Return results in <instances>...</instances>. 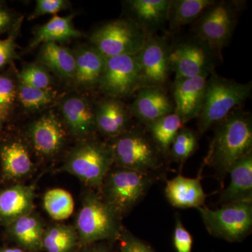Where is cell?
I'll use <instances>...</instances> for the list:
<instances>
[{"label": "cell", "instance_id": "6da1fadb", "mask_svg": "<svg viewBox=\"0 0 252 252\" xmlns=\"http://www.w3.org/2000/svg\"><path fill=\"white\" fill-rule=\"evenodd\" d=\"M252 148L251 116L237 109L217 124L205 163L220 175L228 173L235 162L252 152Z\"/></svg>", "mask_w": 252, "mask_h": 252}, {"label": "cell", "instance_id": "7a4b0ae2", "mask_svg": "<svg viewBox=\"0 0 252 252\" xmlns=\"http://www.w3.org/2000/svg\"><path fill=\"white\" fill-rule=\"evenodd\" d=\"M122 218L99 192L88 189L81 197V207L74 225L79 245L86 247L104 240H119L124 229Z\"/></svg>", "mask_w": 252, "mask_h": 252}, {"label": "cell", "instance_id": "3957f363", "mask_svg": "<svg viewBox=\"0 0 252 252\" xmlns=\"http://www.w3.org/2000/svg\"><path fill=\"white\" fill-rule=\"evenodd\" d=\"M252 89V82L243 84L212 73L207 79L203 106L197 118L199 132L205 133L239 109L250 97Z\"/></svg>", "mask_w": 252, "mask_h": 252}, {"label": "cell", "instance_id": "277c9868", "mask_svg": "<svg viewBox=\"0 0 252 252\" xmlns=\"http://www.w3.org/2000/svg\"><path fill=\"white\" fill-rule=\"evenodd\" d=\"M114 165L111 144L88 138L69 152L61 170L75 176L91 189L99 191Z\"/></svg>", "mask_w": 252, "mask_h": 252}, {"label": "cell", "instance_id": "5b68a950", "mask_svg": "<svg viewBox=\"0 0 252 252\" xmlns=\"http://www.w3.org/2000/svg\"><path fill=\"white\" fill-rule=\"evenodd\" d=\"M111 144L116 166L158 175L165 165V157L143 129L130 127Z\"/></svg>", "mask_w": 252, "mask_h": 252}, {"label": "cell", "instance_id": "8992f818", "mask_svg": "<svg viewBox=\"0 0 252 252\" xmlns=\"http://www.w3.org/2000/svg\"><path fill=\"white\" fill-rule=\"evenodd\" d=\"M159 176L113 165L99 193L122 217L143 200Z\"/></svg>", "mask_w": 252, "mask_h": 252}, {"label": "cell", "instance_id": "52a82bcc", "mask_svg": "<svg viewBox=\"0 0 252 252\" xmlns=\"http://www.w3.org/2000/svg\"><path fill=\"white\" fill-rule=\"evenodd\" d=\"M243 4L240 1L215 0L193 23V36L221 55L222 49L231 40Z\"/></svg>", "mask_w": 252, "mask_h": 252}, {"label": "cell", "instance_id": "ba28073f", "mask_svg": "<svg viewBox=\"0 0 252 252\" xmlns=\"http://www.w3.org/2000/svg\"><path fill=\"white\" fill-rule=\"evenodd\" d=\"M210 234L230 242L243 240L252 230V201L223 205L217 210L197 209Z\"/></svg>", "mask_w": 252, "mask_h": 252}, {"label": "cell", "instance_id": "9c48e42d", "mask_svg": "<svg viewBox=\"0 0 252 252\" xmlns=\"http://www.w3.org/2000/svg\"><path fill=\"white\" fill-rule=\"evenodd\" d=\"M148 36L129 18L115 20L97 28L91 42L106 59L136 55L143 47Z\"/></svg>", "mask_w": 252, "mask_h": 252}, {"label": "cell", "instance_id": "30bf717a", "mask_svg": "<svg viewBox=\"0 0 252 252\" xmlns=\"http://www.w3.org/2000/svg\"><path fill=\"white\" fill-rule=\"evenodd\" d=\"M220 60L221 55L195 36L171 45L170 65L175 81L211 74Z\"/></svg>", "mask_w": 252, "mask_h": 252}, {"label": "cell", "instance_id": "8fae6325", "mask_svg": "<svg viewBox=\"0 0 252 252\" xmlns=\"http://www.w3.org/2000/svg\"><path fill=\"white\" fill-rule=\"evenodd\" d=\"M99 87L109 97H128L142 88V79L135 55H123L106 61Z\"/></svg>", "mask_w": 252, "mask_h": 252}, {"label": "cell", "instance_id": "7c38bea8", "mask_svg": "<svg viewBox=\"0 0 252 252\" xmlns=\"http://www.w3.org/2000/svg\"><path fill=\"white\" fill-rule=\"evenodd\" d=\"M171 44L167 38L158 34L148 36L142 49L135 55L141 73L142 88H163L168 80Z\"/></svg>", "mask_w": 252, "mask_h": 252}, {"label": "cell", "instance_id": "4fadbf2b", "mask_svg": "<svg viewBox=\"0 0 252 252\" xmlns=\"http://www.w3.org/2000/svg\"><path fill=\"white\" fill-rule=\"evenodd\" d=\"M211 74L175 81L172 88L175 112L184 124L197 119L203 106L207 79Z\"/></svg>", "mask_w": 252, "mask_h": 252}, {"label": "cell", "instance_id": "5bb4252c", "mask_svg": "<svg viewBox=\"0 0 252 252\" xmlns=\"http://www.w3.org/2000/svg\"><path fill=\"white\" fill-rule=\"evenodd\" d=\"M28 135L36 152L46 157L59 153L66 138L63 123L52 112H48L32 123Z\"/></svg>", "mask_w": 252, "mask_h": 252}, {"label": "cell", "instance_id": "9a60e30c", "mask_svg": "<svg viewBox=\"0 0 252 252\" xmlns=\"http://www.w3.org/2000/svg\"><path fill=\"white\" fill-rule=\"evenodd\" d=\"M131 104L130 114L145 126L167 114L175 112L173 101L163 88L158 86L142 87Z\"/></svg>", "mask_w": 252, "mask_h": 252}, {"label": "cell", "instance_id": "2e32d148", "mask_svg": "<svg viewBox=\"0 0 252 252\" xmlns=\"http://www.w3.org/2000/svg\"><path fill=\"white\" fill-rule=\"evenodd\" d=\"M171 0H128L126 1L129 19L147 36L157 34L167 22Z\"/></svg>", "mask_w": 252, "mask_h": 252}, {"label": "cell", "instance_id": "e0dca14e", "mask_svg": "<svg viewBox=\"0 0 252 252\" xmlns=\"http://www.w3.org/2000/svg\"><path fill=\"white\" fill-rule=\"evenodd\" d=\"M35 187L14 184L0 190V224H9L16 219L34 211Z\"/></svg>", "mask_w": 252, "mask_h": 252}, {"label": "cell", "instance_id": "ac0fdd59", "mask_svg": "<svg viewBox=\"0 0 252 252\" xmlns=\"http://www.w3.org/2000/svg\"><path fill=\"white\" fill-rule=\"evenodd\" d=\"M61 112L68 130L74 137L86 140L96 130L94 108L84 97L72 96L64 99Z\"/></svg>", "mask_w": 252, "mask_h": 252}, {"label": "cell", "instance_id": "d6986e66", "mask_svg": "<svg viewBox=\"0 0 252 252\" xmlns=\"http://www.w3.org/2000/svg\"><path fill=\"white\" fill-rule=\"evenodd\" d=\"M4 227L5 235L20 248L33 252L43 250L46 225L41 217L34 211L16 219Z\"/></svg>", "mask_w": 252, "mask_h": 252}, {"label": "cell", "instance_id": "ffe728a7", "mask_svg": "<svg viewBox=\"0 0 252 252\" xmlns=\"http://www.w3.org/2000/svg\"><path fill=\"white\" fill-rule=\"evenodd\" d=\"M0 175L4 182H16L30 176L34 164L26 146L18 140L0 147Z\"/></svg>", "mask_w": 252, "mask_h": 252}, {"label": "cell", "instance_id": "44dd1931", "mask_svg": "<svg viewBox=\"0 0 252 252\" xmlns=\"http://www.w3.org/2000/svg\"><path fill=\"white\" fill-rule=\"evenodd\" d=\"M130 115L129 109L120 99H104L94 108L96 130L115 138L130 128Z\"/></svg>", "mask_w": 252, "mask_h": 252}, {"label": "cell", "instance_id": "7402d4cb", "mask_svg": "<svg viewBox=\"0 0 252 252\" xmlns=\"http://www.w3.org/2000/svg\"><path fill=\"white\" fill-rule=\"evenodd\" d=\"M165 195L172 206L180 209H198L205 206L206 200L199 177L188 178L181 175L167 180Z\"/></svg>", "mask_w": 252, "mask_h": 252}, {"label": "cell", "instance_id": "603a6c76", "mask_svg": "<svg viewBox=\"0 0 252 252\" xmlns=\"http://www.w3.org/2000/svg\"><path fill=\"white\" fill-rule=\"evenodd\" d=\"M228 173L230 183L220 193V203L252 201V152L235 162Z\"/></svg>", "mask_w": 252, "mask_h": 252}, {"label": "cell", "instance_id": "cb8c5ba5", "mask_svg": "<svg viewBox=\"0 0 252 252\" xmlns=\"http://www.w3.org/2000/svg\"><path fill=\"white\" fill-rule=\"evenodd\" d=\"M74 82L83 89L99 86L107 59L93 46H81L74 53Z\"/></svg>", "mask_w": 252, "mask_h": 252}, {"label": "cell", "instance_id": "d4e9b609", "mask_svg": "<svg viewBox=\"0 0 252 252\" xmlns=\"http://www.w3.org/2000/svg\"><path fill=\"white\" fill-rule=\"evenodd\" d=\"M81 36V32L76 29L73 24L72 16L61 17L56 15L49 22L36 30L31 48L34 49L46 43L58 44Z\"/></svg>", "mask_w": 252, "mask_h": 252}, {"label": "cell", "instance_id": "484cf974", "mask_svg": "<svg viewBox=\"0 0 252 252\" xmlns=\"http://www.w3.org/2000/svg\"><path fill=\"white\" fill-rule=\"evenodd\" d=\"M39 62L64 79H73L75 71L74 53L57 44L46 43L41 45Z\"/></svg>", "mask_w": 252, "mask_h": 252}, {"label": "cell", "instance_id": "4316f807", "mask_svg": "<svg viewBox=\"0 0 252 252\" xmlns=\"http://www.w3.org/2000/svg\"><path fill=\"white\" fill-rule=\"evenodd\" d=\"M185 126L175 112L167 114L146 126L152 140L165 158L170 155V147L176 135Z\"/></svg>", "mask_w": 252, "mask_h": 252}, {"label": "cell", "instance_id": "83f0119b", "mask_svg": "<svg viewBox=\"0 0 252 252\" xmlns=\"http://www.w3.org/2000/svg\"><path fill=\"white\" fill-rule=\"evenodd\" d=\"M215 0H171L167 24L171 31L193 23Z\"/></svg>", "mask_w": 252, "mask_h": 252}, {"label": "cell", "instance_id": "f1b7e54d", "mask_svg": "<svg viewBox=\"0 0 252 252\" xmlns=\"http://www.w3.org/2000/svg\"><path fill=\"white\" fill-rule=\"evenodd\" d=\"M79 245V237L74 225L55 223L46 227L42 248L46 252H73Z\"/></svg>", "mask_w": 252, "mask_h": 252}, {"label": "cell", "instance_id": "f546056e", "mask_svg": "<svg viewBox=\"0 0 252 252\" xmlns=\"http://www.w3.org/2000/svg\"><path fill=\"white\" fill-rule=\"evenodd\" d=\"M43 207L51 218L61 221L72 216L74 210V199L64 189H50L43 197Z\"/></svg>", "mask_w": 252, "mask_h": 252}, {"label": "cell", "instance_id": "4dcf8cb0", "mask_svg": "<svg viewBox=\"0 0 252 252\" xmlns=\"http://www.w3.org/2000/svg\"><path fill=\"white\" fill-rule=\"evenodd\" d=\"M198 140L195 132L190 129L183 127L179 131L170 147V157L181 165L193 155L197 148Z\"/></svg>", "mask_w": 252, "mask_h": 252}, {"label": "cell", "instance_id": "1f68e13d", "mask_svg": "<svg viewBox=\"0 0 252 252\" xmlns=\"http://www.w3.org/2000/svg\"><path fill=\"white\" fill-rule=\"evenodd\" d=\"M17 96L25 108L36 111L51 103L54 100L55 93L51 89H36L20 83Z\"/></svg>", "mask_w": 252, "mask_h": 252}, {"label": "cell", "instance_id": "d6a6232c", "mask_svg": "<svg viewBox=\"0 0 252 252\" xmlns=\"http://www.w3.org/2000/svg\"><path fill=\"white\" fill-rule=\"evenodd\" d=\"M21 84L40 89H51V77L45 68L36 64L26 66L18 74Z\"/></svg>", "mask_w": 252, "mask_h": 252}, {"label": "cell", "instance_id": "836d02e7", "mask_svg": "<svg viewBox=\"0 0 252 252\" xmlns=\"http://www.w3.org/2000/svg\"><path fill=\"white\" fill-rule=\"evenodd\" d=\"M17 97V89L14 80L6 75H0V117L5 121L9 117Z\"/></svg>", "mask_w": 252, "mask_h": 252}, {"label": "cell", "instance_id": "e575fe53", "mask_svg": "<svg viewBox=\"0 0 252 252\" xmlns=\"http://www.w3.org/2000/svg\"><path fill=\"white\" fill-rule=\"evenodd\" d=\"M173 243L177 252H191L193 238L189 230L186 229L179 215H176L175 217Z\"/></svg>", "mask_w": 252, "mask_h": 252}, {"label": "cell", "instance_id": "d590c367", "mask_svg": "<svg viewBox=\"0 0 252 252\" xmlns=\"http://www.w3.org/2000/svg\"><path fill=\"white\" fill-rule=\"evenodd\" d=\"M119 240L120 252H155L147 244L125 229L123 230Z\"/></svg>", "mask_w": 252, "mask_h": 252}, {"label": "cell", "instance_id": "8d00e7d4", "mask_svg": "<svg viewBox=\"0 0 252 252\" xmlns=\"http://www.w3.org/2000/svg\"><path fill=\"white\" fill-rule=\"evenodd\" d=\"M67 1L64 0H38L31 18L45 14H56L65 9Z\"/></svg>", "mask_w": 252, "mask_h": 252}, {"label": "cell", "instance_id": "74e56055", "mask_svg": "<svg viewBox=\"0 0 252 252\" xmlns=\"http://www.w3.org/2000/svg\"><path fill=\"white\" fill-rule=\"evenodd\" d=\"M16 34L13 33L6 39H0V69L13 59L16 49Z\"/></svg>", "mask_w": 252, "mask_h": 252}, {"label": "cell", "instance_id": "f35d334b", "mask_svg": "<svg viewBox=\"0 0 252 252\" xmlns=\"http://www.w3.org/2000/svg\"><path fill=\"white\" fill-rule=\"evenodd\" d=\"M14 24L12 14L0 3V34L7 31Z\"/></svg>", "mask_w": 252, "mask_h": 252}, {"label": "cell", "instance_id": "ab89813d", "mask_svg": "<svg viewBox=\"0 0 252 252\" xmlns=\"http://www.w3.org/2000/svg\"><path fill=\"white\" fill-rule=\"evenodd\" d=\"M86 249L83 252H111L108 249L102 245H97V244H92L85 247Z\"/></svg>", "mask_w": 252, "mask_h": 252}, {"label": "cell", "instance_id": "60d3db41", "mask_svg": "<svg viewBox=\"0 0 252 252\" xmlns=\"http://www.w3.org/2000/svg\"><path fill=\"white\" fill-rule=\"evenodd\" d=\"M0 252H26L24 250L20 248H0Z\"/></svg>", "mask_w": 252, "mask_h": 252}, {"label": "cell", "instance_id": "b9f144b4", "mask_svg": "<svg viewBox=\"0 0 252 252\" xmlns=\"http://www.w3.org/2000/svg\"><path fill=\"white\" fill-rule=\"evenodd\" d=\"M4 122V121L0 117V131H1V128H2L3 122Z\"/></svg>", "mask_w": 252, "mask_h": 252}]
</instances>
